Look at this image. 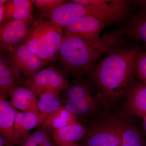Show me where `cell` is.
I'll return each instance as SVG.
<instances>
[{"label":"cell","instance_id":"obj_1","mask_svg":"<svg viewBox=\"0 0 146 146\" xmlns=\"http://www.w3.org/2000/svg\"><path fill=\"white\" fill-rule=\"evenodd\" d=\"M141 51L138 48L121 47L100 60L91 72L92 79L103 96L110 100L128 93L136 75V63Z\"/></svg>","mask_w":146,"mask_h":146},{"label":"cell","instance_id":"obj_2","mask_svg":"<svg viewBox=\"0 0 146 146\" xmlns=\"http://www.w3.org/2000/svg\"><path fill=\"white\" fill-rule=\"evenodd\" d=\"M123 31L110 32L102 36L99 42L64 35L58 58L65 70L73 74L91 73L106 54L121 47Z\"/></svg>","mask_w":146,"mask_h":146},{"label":"cell","instance_id":"obj_3","mask_svg":"<svg viewBox=\"0 0 146 146\" xmlns=\"http://www.w3.org/2000/svg\"><path fill=\"white\" fill-rule=\"evenodd\" d=\"M130 4L129 1L111 0L105 5L91 6L81 5L72 1L41 14L42 18L62 27L87 16L102 18L112 24L121 21L127 16Z\"/></svg>","mask_w":146,"mask_h":146},{"label":"cell","instance_id":"obj_4","mask_svg":"<svg viewBox=\"0 0 146 146\" xmlns=\"http://www.w3.org/2000/svg\"><path fill=\"white\" fill-rule=\"evenodd\" d=\"M123 121L108 119L91 125L84 136L85 146H120Z\"/></svg>","mask_w":146,"mask_h":146},{"label":"cell","instance_id":"obj_5","mask_svg":"<svg viewBox=\"0 0 146 146\" xmlns=\"http://www.w3.org/2000/svg\"><path fill=\"white\" fill-rule=\"evenodd\" d=\"M24 84L32 90L38 97L45 92L60 93L65 91L69 84L65 75L53 67L42 69L26 79Z\"/></svg>","mask_w":146,"mask_h":146},{"label":"cell","instance_id":"obj_6","mask_svg":"<svg viewBox=\"0 0 146 146\" xmlns=\"http://www.w3.org/2000/svg\"><path fill=\"white\" fill-rule=\"evenodd\" d=\"M42 18V33L37 55L46 65L55 60L59 53L63 37V27Z\"/></svg>","mask_w":146,"mask_h":146},{"label":"cell","instance_id":"obj_7","mask_svg":"<svg viewBox=\"0 0 146 146\" xmlns=\"http://www.w3.org/2000/svg\"><path fill=\"white\" fill-rule=\"evenodd\" d=\"M9 58L21 80V73L29 78L47 65L37 55L30 51L25 43L13 48L9 52Z\"/></svg>","mask_w":146,"mask_h":146},{"label":"cell","instance_id":"obj_8","mask_svg":"<svg viewBox=\"0 0 146 146\" xmlns=\"http://www.w3.org/2000/svg\"><path fill=\"white\" fill-rule=\"evenodd\" d=\"M110 23L102 18L87 16L73 21L65 27V35L99 42L102 30Z\"/></svg>","mask_w":146,"mask_h":146},{"label":"cell","instance_id":"obj_9","mask_svg":"<svg viewBox=\"0 0 146 146\" xmlns=\"http://www.w3.org/2000/svg\"><path fill=\"white\" fill-rule=\"evenodd\" d=\"M34 21L30 20L9 21L0 27L1 50L10 52L12 50L25 42L30 27Z\"/></svg>","mask_w":146,"mask_h":146},{"label":"cell","instance_id":"obj_10","mask_svg":"<svg viewBox=\"0 0 146 146\" xmlns=\"http://www.w3.org/2000/svg\"><path fill=\"white\" fill-rule=\"evenodd\" d=\"M9 103L15 109L31 112L39 118L38 101L35 93L27 86H16L9 94Z\"/></svg>","mask_w":146,"mask_h":146},{"label":"cell","instance_id":"obj_11","mask_svg":"<svg viewBox=\"0 0 146 146\" xmlns=\"http://www.w3.org/2000/svg\"><path fill=\"white\" fill-rule=\"evenodd\" d=\"M17 112L5 98L0 96L1 135L7 140L11 146L14 145V126Z\"/></svg>","mask_w":146,"mask_h":146},{"label":"cell","instance_id":"obj_12","mask_svg":"<svg viewBox=\"0 0 146 146\" xmlns=\"http://www.w3.org/2000/svg\"><path fill=\"white\" fill-rule=\"evenodd\" d=\"M125 106L131 115L146 117V84L141 82L133 84L128 93Z\"/></svg>","mask_w":146,"mask_h":146},{"label":"cell","instance_id":"obj_13","mask_svg":"<svg viewBox=\"0 0 146 146\" xmlns=\"http://www.w3.org/2000/svg\"><path fill=\"white\" fill-rule=\"evenodd\" d=\"M39 124V118L35 114L17 111L14 126V145L23 143L30 131Z\"/></svg>","mask_w":146,"mask_h":146},{"label":"cell","instance_id":"obj_14","mask_svg":"<svg viewBox=\"0 0 146 146\" xmlns=\"http://www.w3.org/2000/svg\"><path fill=\"white\" fill-rule=\"evenodd\" d=\"M33 5L31 1L29 0L9 1L5 6V17L4 23L12 21H34L33 18Z\"/></svg>","mask_w":146,"mask_h":146},{"label":"cell","instance_id":"obj_15","mask_svg":"<svg viewBox=\"0 0 146 146\" xmlns=\"http://www.w3.org/2000/svg\"><path fill=\"white\" fill-rule=\"evenodd\" d=\"M86 129L78 123L65 126L54 131L52 137L55 142L60 146L75 143L84 137Z\"/></svg>","mask_w":146,"mask_h":146},{"label":"cell","instance_id":"obj_16","mask_svg":"<svg viewBox=\"0 0 146 146\" xmlns=\"http://www.w3.org/2000/svg\"><path fill=\"white\" fill-rule=\"evenodd\" d=\"M17 80H21L9 58L1 56L0 59V96L6 98L16 87Z\"/></svg>","mask_w":146,"mask_h":146},{"label":"cell","instance_id":"obj_17","mask_svg":"<svg viewBox=\"0 0 146 146\" xmlns=\"http://www.w3.org/2000/svg\"><path fill=\"white\" fill-rule=\"evenodd\" d=\"M126 33L132 39L141 41L146 47V7L129 18L125 28Z\"/></svg>","mask_w":146,"mask_h":146},{"label":"cell","instance_id":"obj_18","mask_svg":"<svg viewBox=\"0 0 146 146\" xmlns=\"http://www.w3.org/2000/svg\"><path fill=\"white\" fill-rule=\"evenodd\" d=\"M75 116L62 106L49 115L43 124L46 129L54 131L68 125L78 123Z\"/></svg>","mask_w":146,"mask_h":146},{"label":"cell","instance_id":"obj_19","mask_svg":"<svg viewBox=\"0 0 146 146\" xmlns=\"http://www.w3.org/2000/svg\"><path fill=\"white\" fill-rule=\"evenodd\" d=\"M59 94L58 92H45L39 97L38 110L40 124L43 123L49 115L62 106L58 97Z\"/></svg>","mask_w":146,"mask_h":146},{"label":"cell","instance_id":"obj_20","mask_svg":"<svg viewBox=\"0 0 146 146\" xmlns=\"http://www.w3.org/2000/svg\"><path fill=\"white\" fill-rule=\"evenodd\" d=\"M120 146H146V141L135 125L123 121Z\"/></svg>","mask_w":146,"mask_h":146},{"label":"cell","instance_id":"obj_21","mask_svg":"<svg viewBox=\"0 0 146 146\" xmlns=\"http://www.w3.org/2000/svg\"><path fill=\"white\" fill-rule=\"evenodd\" d=\"M65 106L74 115H84L94 111L96 104L91 97L80 99H68Z\"/></svg>","mask_w":146,"mask_h":146},{"label":"cell","instance_id":"obj_22","mask_svg":"<svg viewBox=\"0 0 146 146\" xmlns=\"http://www.w3.org/2000/svg\"><path fill=\"white\" fill-rule=\"evenodd\" d=\"M42 18L35 21L29 29L25 42L31 52L37 54L40 47L42 33Z\"/></svg>","mask_w":146,"mask_h":146},{"label":"cell","instance_id":"obj_23","mask_svg":"<svg viewBox=\"0 0 146 146\" xmlns=\"http://www.w3.org/2000/svg\"><path fill=\"white\" fill-rule=\"evenodd\" d=\"M65 91L68 99H80L93 97L87 85L80 82L68 84Z\"/></svg>","mask_w":146,"mask_h":146},{"label":"cell","instance_id":"obj_24","mask_svg":"<svg viewBox=\"0 0 146 146\" xmlns=\"http://www.w3.org/2000/svg\"><path fill=\"white\" fill-rule=\"evenodd\" d=\"M23 146H52L49 136L45 131H35L23 143Z\"/></svg>","mask_w":146,"mask_h":146},{"label":"cell","instance_id":"obj_25","mask_svg":"<svg viewBox=\"0 0 146 146\" xmlns=\"http://www.w3.org/2000/svg\"><path fill=\"white\" fill-rule=\"evenodd\" d=\"M33 3L41 13L48 11L67 3L64 0H32Z\"/></svg>","mask_w":146,"mask_h":146},{"label":"cell","instance_id":"obj_26","mask_svg":"<svg viewBox=\"0 0 146 146\" xmlns=\"http://www.w3.org/2000/svg\"><path fill=\"white\" fill-rule=\"evenodd\" d=\"M136 75L142 82L146 84V52H140L136 63Z\"/></svg>","mask_w":146,"mask_h":146},{"label":"cell","instance_id":"obj_27","mask_svg":"<svg viewBox=\"0 0 146 146\" xmlns=\"http://www.w3.org/2000/svg\"><path fill=\"white\" fill-rule=\"evenodd\" d=\"M111 0H73V2L85 6H98L107 4Z\"/></svg>","mask_w":146,"mask_h":146},{"label":"cell","instance_id":"obj_28","mask_svg":"<svg viewBox=\"0 0 146 146\" xmlns=\"http://www.w3.org/2000/svg\"><path fill=\"white\" fill-rule=\"evenodd\" d=\"M5 5H0V25L1 26L4 23L5 17Z\"/></svg>","mask_w":146,"mask_h":146},{"label":"cell","instance_id":"obj_29","mask_svg":"<svg viewBox=\"0 0 146 146\" xmlns=\"http://www.w3.org/2000/svg\"><path fill=\"white\" fill-rule=\"evenodd\" d=\"M131 3H133L135 5L142 7V8L146 7V1H132Z\"/></svg>","mask_w":146,"mask_h":146},{"label":"cell","instance_id":"obj_30","mask_svg":"<svg viewBox=\"0 0 146 146\" xmlns=\"http://www.w3.org/2000/svg\"><path fill=\"white\" fill-rule=\"evenodd\" d=\"M143 118V126L144 130L146 133V117Z\"/></svg>","mask_w":146,"mask_h":146},{"label":"cell","instance_id":"obj_31","mask_svg":"<svg viewBox=\"0 0 146 146\" xmlns=\"http://www.w3.org/2000/svg\"><path fill=\"white\" fill-rule=\"evenodd\" d=\"M9 2L8 0H1L0 1V5H5Z\"/></svg>","mask_w":146,"mask_h":146},{"label":"cell","instance_id":"obj_32","mask_svg":"<svg viewBox=\"0 0 146 146\" xmlns=\"http://www.w3.org/2000/svg\"><path fill=\"white\" fill-rule=\"evenodd\" d=\"M62 146H77L76 143H71Z\"/></svg>","mask_w":146,"mask_h":146}]
</instances>
